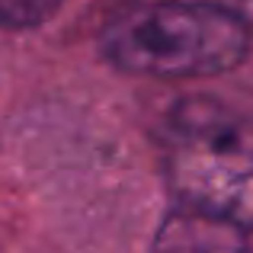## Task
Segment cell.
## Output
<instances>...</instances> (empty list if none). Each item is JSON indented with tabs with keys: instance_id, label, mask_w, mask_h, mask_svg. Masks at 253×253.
Wrapping results in <instances>:
<instances>
[{
	"instance_id": "obj_1",
	"label": "cell",
	"mask_w": 253,
	"mask_h": 253,
	"mask_svg": "<svg viewBox=\"0 0 253 253\" xmlns=\"http://www.w3.org/2000/svg\"><path fill=\"white\" fill-rule=\"evenodd\" d=\"M250 23L209 0H151L119 13L103 55L125 74L157 81L218 77L250 55Z\"/></svg>"
},
{
	"instance_id": "obj_2",
	"label": "cell",
	"mask_w": 253,
	"mask_h": 253,
	"mask_svg": "<svg viewBox=\"0 0 253 253\" xmlns=\"http://www.w3.org/2000/svg\"><path fill=\"white\" fill-rule=\"evenodd\" d=\"M161 164L179 205L253 231V116L215 96L179 99L161 125Z\"/></svg>"
},
{
	"instance_id": "obj_3",
	"label": "cell",
	"mask_w": 253,
	"mask_h": 253,
	"mask_svg": "<svg viewBox=\"0 0 253 253\" xmlns=\"http://www.w3.org/2000/svg\"><path fill=\"white\" fill-rule=\"evenodd\" d=\"M151 253H253L250 228L179 205L161 221Z\"/></svg>"
},
{
	"instance_id": "obj_4",
	"label": "cell",
	"mask_w": 253,
	"mask_h": 253,
	"mask_svg": "<svg viewBox=\"0 0 253 253\" xmlns=\"http://www.w3.org/2000/svg\"><path fill=\"white\" fill-rule=\"evenodd\" d=\"M64 0H0V29L23 32L48 23Z\"/></svg>"
},
{
	"instance_id": "obj_5",
	"label": "cell",
	"mask_w": 253,
	"mask_h": 253,
	"mask_svg": "<svg viewBox=\"0 0 253 253\" xmlns=\"http://www.w3.org/2000/svg\"><path fill=\"white\" fill-rule=\"evenodd\" d=\"M209 3H218V6H224V10L237 13L241 19H247V23L253 26V0H209Z\"/></svg>"
}]
</instances>
